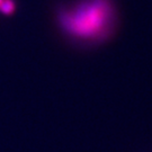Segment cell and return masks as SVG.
Instances as JSON below:
<instances>
[{"label":"cell","instance_id":"1","mask_svg":"<svg viewBox=\"0 0 152 152\" xmlns=\"http://www.w3.org/2000/svg\"><path fill=\"white\" fill-rule=\"evenodd\" d=\"M115 22L113 0H76L58 12L60 29L77 43L103 42L112 34Z\"/></svg>","mask_w":152,"mask_h":152}]
</instances>
